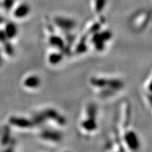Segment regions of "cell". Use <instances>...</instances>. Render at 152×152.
Masks as SVG:
<instances>
[{"label":"cell","mask_w":152,"mask_h":152,"mask_svg":"<svg viewBox=\"0 0 152 152\" xmlns=\"http://www.w3.org/2000/svg\"><path fill=\"white\" fill-rule=\"evenodd\" d=\"M64 57V52L61 50H56L50 52L47 56V61L50 65L57 66L62 61Z\"/></svg>","instance_id":"8fae6325"},{"label":"cell","mask_w":152,"mask_h":152,"mask_svg":"<svg viewBox=\"0 0 152 152\" xmlns=\"http://www.w3.org/2000/svg\"><path fill=\"white\" fill-rule=\"evenodd\" d=\"M147 90L149 92V94L152 95V78L150 79V80L148 82L147 85Z\"/></svg>","instance_id":"9a60e30c"},{"label":"cell","mask_w":152,"mask_h":152,"mask_svg":"<svg viewBox=\"0 0 152 152\" xmlns=\"http://www.w3.org/2000/svg\"><path fill=\"white\" fill-rule=\"evenodd\" d=\"M120 125L121 128L124 129L128 128L129 124L130 123L131 115H132V111H131V106L128 102H125L121 104V111H120Z\"/></svg>","instance_id":"52a82bcc"},{"label":"cell","mask_w":152,"mask_h":152,"mask_svg":"<svg viewBox=\"0 0 152 152\" xmlns=\"http://www.w3.org/2000/svg\"><path fill=\"white\" fill-rule=\"evenodd\" d=\"M90 84L101 97L108 98L122 90L124 86L123 82L117 78H106L103 77H92Z\"/></svg>","instance_id":"6da1fadb"},{"label":"cell","mask_w":152,"mask_h":152,"mask_svg":"<svg viewBox=\"0 0 152 152\" xmlns=\"http://www.w3.org/2000/svg\"><path fill=\"white\" fill-rule=\"evenodd\" d=\"M53 24L56 28L64 33H70L75 29L76 21L74 19L68 17L56 16L53 18Z\"/></svg>","instance_id":"5b68a950"},{"label":"cell","mask_w":152,"mask_h":152,"mask_svg":"<svg viewBox=\"0 0 152 152\" xmlns=\"http://www.w3.org/2000/svg\"><path fill=\"white\" fill-rule=\"evenodd\" d=\"M42 118H45L49 121H52L53 123H56V125L60 127H63L66 125V118L61 114L59 112L56 110L53 109H47L44 112Z\"/></svg>","instance_id":"ba28073f"},{"label":"cell","mask_w":152,"mask_h":152,"mask_svg":"<svg viewBox=\"0 0 152 152\" xmlns=\"http://www.w3.org/2000/svg\"><path fill=\"white\" fill-rule=\"evenodd\" d=\"M123 147L131 151H138L140 148V142L137 133L132 130L125 129L124 130L122 137H121Z\"/></svg>","instance_id":"277c9868"},{"label":"cell","mask_w":152,"mask_h":152,"mask_svg":"<svg viewBox=\"0 0 152 152\" xmlns=\"http://www.w3.org/2000/svg\"><path fill=\"white\" fill-rule=\"evenodd\" d=\"M107 0H92V9L96 15H101L105 9Z\"/></svg>","instance_id":"4fadbf2b"},{"label":"cell","mask_w":152,"mask_h":152,"mask_svg":"<svg viewBox=\"0 0 152 152\" xmlns=\"http://www.w3.org/2000/svg\"><path fill=\"white\" fill-rule=\"evenodd\" d=\"M87 36L83 35V37H82L80 39V41L77 43V45H75V49H74V52H75L76 54H84L87 52Z\"/></svg>","instance_id":"5bb4252c"},{"label":"cell","mask_w":152,"mask_h":152,"mask_svg":"<svg viewBox=\"0 0 152 152\" xmlns=\"http://www.w3.org/2000/svg\"><path fill=\"white\" fill-rule=\"evenodd\" d=\"M97 109L93 104H89L85 109V115L80 122V128L86 134H92L96 131L98 123L96 121Z\"/></svg>","instance_id":"7a4b0ae2"},{"label":"cell","mask_w":152,"mask_h":152,"mask_svg":"<svg viewBox=\"0 0 152 152\" xmlns=\"http://www.w3.org/2000/svg\"><path fill=\"white\" fill-rule=\"evenodd\" d=\"M149 18L150 15L147 11H139L132 17L131 20V26L133 29L140 31L146 28Z\"/></svg>","instance_id":"8992f818"},{"label":"cell","mask_w":152,"mask_h":152,"mask_svg":"<svg viewBox=\"0 0 152 152\" xmlns=\"http://www.w3.org/2000/svg\"><path fill=\"white\" fill-rule=\"evenodd\" d=\"M48 41L50 46L53 47L56 49H58V50L62 51V52L65 53V51H64L66 49L65 41L59 35L54 33H52L49 35Z\"/></svg>","instance_id":"30bf717a"},{"label":"cell","mask_w":152,"mask_h":152,"mask_svg":"<svg viewBox=\"0 0 152 152\" xmlns=\"http://www.w3.org/2000/svg\"><path fill=\"white\" fill-rule=\"evenodd\" d=\"M40 137L45 141L54 144H59L63 140V134L58 130L47 129L42 132Z\"/></svg>","instance_id":"9c48e42d"},{"label":"cell","mask_w":152,"mask_h":152,"mask_svg":"<svg viewBox=\"0 0 152 152\" xmlns=\"http://www.w3.org/2000/svg\"><path fill=\"white\" fill-rule=\"evenodd\" d=\"M112 38V33L109 30H98L90 35V44L95 50L102 52L106 48V43Z\"/></svg>","instance_id":"3957f363"},{"label":"cell","mask_w":152,"mask_h":152,"mask_svg":"<svg viewBox=\"0 0 152 152\" xmlns=\"http://www.w3.org/2000/svg\"><path fill=\"white\" fill-rule=\"evenodd\" d=\"M40 83V78L35 75L28 76L24 81V85L29 89H37L39 87Z\"/></svg>","instance_id":"7c38bea8"}]
</instances>
